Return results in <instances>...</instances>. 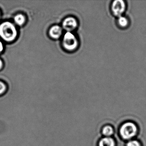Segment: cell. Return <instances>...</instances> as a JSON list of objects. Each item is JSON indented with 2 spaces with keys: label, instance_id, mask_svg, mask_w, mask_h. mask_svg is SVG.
I'll return each mask as SVG.
<instances>
[{
  "label": "cell",
  "instance_id": "1",
  "mask_svg": "<svg viewBox=\"0 0 146 146\" xmlns=\"http://www.w3.org/2000/svg\"><path fill=\"white\" fill-rule=\"evenodd\" d=\"M17 36L15 25L10 22H5L0 25V37L5 41L14 40Z\"/></svg>",
  "mask_w": 146,
  "mask_h": 146
},
{
  "label": "cell",
  "instance_id": "2",
  "mask_svg": "<svg viewBox=\"0 0 146 146\" xmlns=\"http://www.w3.org/2000/svg\"><path fill=\"white\" fill-rule=\"evenodd\" d=\"M62 44L66 51L72 52L77 49L79 43L74 34L72 32H66L63 37Z\"/></svg>",
  "mask_w": 146,
  "mask_h": 146
},
{
  "label": "cell",
  "instance_id": "3",
  "mask_svg": "<svg viewBox=\"0 0 146 146\" xmlns=\"http://www.w3.org/2000/svg\"><path fill=\"white\" fill-rule=\"evenodd\" d=\"M120 135L124 139H129L135 136L137 132V128L135 124L128 122L124 124L120 129Z\"/></svg>",
  "mask_w": 146,
  "mask_h": 146
},
{
  "label": "cell",
  "instance_id": "4",
  "mask_svg": "<svg viewBox=\"0 0 146 146\" xmlns=\"http://www.w3.org/2000/svg\"><path fill=\"white\" fill-rule=\"evenodd\" d=\"M125 9L126 4L122 0H116L112 3L111 10L113 14L117 17L122 16Z\"/></svg>",
  "mask_w": 146,
  "mask_h": 146
},
{
  "label": "cell",
  "instance_id": "5",
  "mask_svg": "<svg viewBox=\"0 0 146 146\" xmlns=\"http://www.w3.org/2000/svg\"><path fill=\"white\" fill-rule=\"evenodd\" d=\"M78 25L77 20L73 17H68L65 19L62 23V27L67 32L75 30Z\"/></svg>",
  "mask_w": 146,
  "mask_h": 146
},
{
  "label": "cell",
  "instance_id": "6",
  "mask_svg": "<svg viewBox=\"0 0 146 146\" xmlns=\"http://www.w3.org/2000/svg\"><path fill=\"white\" fill-rule=\"evenodd\" d=\"M62 28L59 25H54L50 29L49 31V35L53 39H58L62 35Z\"/></svg>",
  "mask_w": 146,
  "mask_h": 146
},
{
  "label": "cell",
  "instance_id": "7",
  "mask_svg": "<svg viewBox=\"0 0 146 146\" xmlns=\"http://www.w3.org/2000/svg\"><path fill=\"white\" fill-rule=\"evenodd\" d=\"M99 146H115V142L111 137H104L100 141Z\"/></svg>",
  "mask_w": 146,
  "mask_h": 146
},
{
  "label": "cell",
  "instance_id": "8",
  "mask_svg": "<svg viewBox=\"0 0 146 146\" xmlns=\"http://www.w3.org/2000/svg\"><path fill=\"white\" fill-rule=\"evenodd\" d=\"M14 20L16 24L19 26H22L25 23V17L23 14H19L15 16Z\"/></svg>",
  "mask_w": 146,
  "mask_h": 146
},
{
  "label": "cell",
  "instance_id": "9",
  "mask_svg": "<svg viewBox=\"0 0 146 146\" xmlns=\"http://www.w3.org/2000/svg\"><path fill=\"white\" fill-rule=\"evenodd\" d=\"M117 23L121 28H126L129 25V20L125 17L121 16L118 18Z\"/></svg>",
  "mask_w": 146,
  "mask_h": 146
},
{
  "label": "cell",
  "instance_id": "10",
  "mask_svg": "<svg viewBox=\"0 0 146 146\" xmlns=\"http://www.w3.org/2000/svg\"><path fill=\"white\" fill-rule=\"evenodd\" d=\"M113 130L112 127L109 125L105 126L102 129V133L104 135L109 136L113 134Z\"/></svg>",
  "mask_w": 146,
  "mask_h": 146
},
{
  "label": "cell",
  "instance_id": "11",
  "mask_svg": "<svg viewBox=\"0 0 146 146\" xmlns=\"http://www.w3.org/2000/svg\"><path fill=\"white\" fill-rule=\"evenodd\" d=\"M6 90V86L5 83L0 81V95L2 94Z\"/></svg>",
  "mask_w": 146,
  "mask_h": 146
},
{
  "label": "cell",
  "instance_id": "12",
  "mask_svg": "<svg viewBox=\"0 0 146 146\" xmlns=\"http://www.w3.org/2000/svg\"><path fill=\"white\" fill-rule=\"evenodd\" d=\"M126 146H141L140 143L137 141H131L127 143Z\"/></svg>",
  "mask_w": 146,
  "mask_h": 146
},
{
  "label": "cell",
  "instance_id": "13",
  "mask_svg": "<svg viewBox=\"0 0 146 146\" xmlns=\"http://www.w3.org/2000/svg\"><path fill=\"white\" fill-rule=\"evenodd\" d=\"M3 49H4V46H3V43L0 41V52L3 51Z\"/></svg>",
  "mask_w": 146,
  "mask_h": 146
},
{
  "label": "cell",
  "instance_id": "14",
  "mask_svg": "<svg viewBox=\"0 0 146 146\" xmlns=\"http://www.w3.org/2000/svg\"><path fill=\"white\" fill-rule=\"evenodd\" d=\"M2 66H3V62L2 60L0 59V70L2 68Z\"/></svg>",
  "mask_w": 146,
  "mask_h": 146
},
{
  "label": "cell",
  "instance_id": "15",
  "mask_svg": "<svg viewBox=\"0 0 146 146\" xmlns=\"http://www.w3.org/2000/svg\"><path fill=\"white\" fill-rule=\"evenodd\" d=\"M0 15H1V14H0Z\"/></svg>",
  "mask_w": 146,
  "mask_h": 146
}]
</instances>
